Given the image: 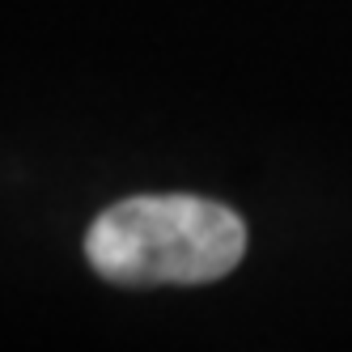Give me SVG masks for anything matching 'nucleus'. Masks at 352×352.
Masks as SVG:
<instances>
[{
  "instance_id": "nucleus-1",
  "label": "nucleus",
  "mask_w": 352,
  "mask_h": 352,
  "mask_svg": "<svg viewBox=\"0 0 352 352\" xmlns=\"http://www.w3.org/2000/svg\"><path fill=\"white\" fill-rule=\"evenodd\" d=\"M246 250L238 212L199 195H136L107 208L85 234L94 272L111 285H208Z\"/></svg>"
}]
</instances>
